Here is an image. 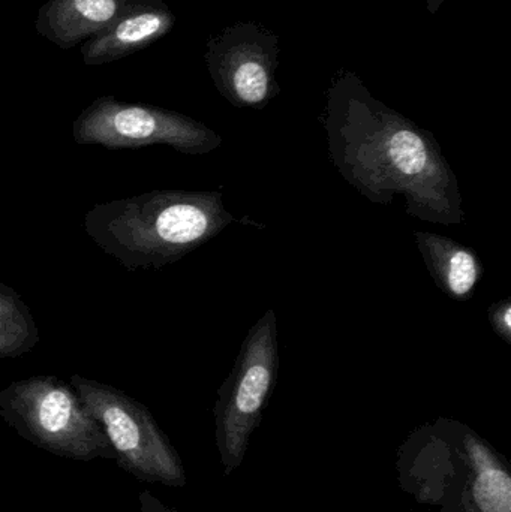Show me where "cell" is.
Listing matches in <instances>:
<instances>
[{
  "label": "cell",
  "instance_id": "cell-10",
  "mask_svg": "<svg viewBox=\"0 0 511 512\" xmlns=\"http://www.w3.org/2000/svg\"><path fill=\"white\" fill-rule=\"evenodd\" d=\"M141 0H47L35 29L62 50H71L107 29Z\"/></svg>",
  "mask_w": 511,
  "mask_h": 512
},
{
  "label": "cell",
  "instance_id": "cell-8",
  "mask_svg": "<svg viewBox=\"0 0 511 512\" xmlns=\"http://www.w3.org/2000/svg\"><path fill=\"white\" fill-rule=\"evenodd\" d=\"M210 75L234 107H266L278 93L276 48L272 36L254 26L228 29L209 44Z\"/></svg>",
  "mask_w": 511,
  "mask_h": 512
},
{
  "label": "cell",
  "instance_id": "cell-6",
  "mask_svg": "<svg viewBox=\"0 0 511 512\" xmlns=\"http://www.w3.org/2000/svg\"><path fill=\"white\" fill-rule=\"evenodd\" d=\"M71 385L104 430L119 468L146 483L186 486L182 457L149 408L111 385L81 375L72 376Z\"/></svg>",
  "mask_w": 511,
  "mask_h": 512
},
{
  "label": "cell",
  "instance_id": "cell-4",
  "mask_svg": "<svg viewBox=\"0 0 511 512\" xmlns=\"http://www.w3.org/2000/svg\"><path fill=\"white\" fill-rule=\"evenodd\" d=\"M0 417L30 444L66 459H113L98 421L72 385L56 376H32L0 391Z\"/></svg>",
  "mask_w": 511,
  "mask_h": 512
},
{
  "label": "cell",
  "instance_id": "cell-7",
  "mask_svg": "<svg viewBox=\"0 0 511 512\" xmlns=\"http://www.w3.org/2000/svg\"><path fill=\"white\" fill-rule=\"evenodd\" d=\"M72 137L81 146L122 150L162 144L185 155H206L222 144L221 135L185 114L111 95L99 96L81 111Z\"/></svg>",
  "mask_w": 511,
  "mask_h": 512
},
{
  "label": "cell",
  "instance_id": "cell-3",
  "mask_svg": "<svg viewBox=\"0 0 511 512\" xmlns=\"http://www.w3.org/2000/svg\"><path fill=\"white\" fill-rule=\"evenodd\" d=\"M396 472L402 492L437 512H511L509 463L453 418L414 429L399 447Z\"/></svg>",
  "mask_w": 511,
  "mask_h": 512
},
{
  "label": "cell",
  "instance_id": "cell-2",
  "mask_svg": "<svg viewBox=\"0 0 511 512\" xmlns=\"http://www.w3.org/2000/svg\"><path fill=\"white\" fill-rule=\"evenodd\" d=\"M233 222L221 192L152 191L96 204L84 230L126 270H161Z\"/></svg>",
  "mask_w": 511,
  "mask_h": 512
},
{
  "label": "cell",
  "instance_id": "cell-12",
  "mask_svg": "<svg viewBox=\"0 0 511 512\" xmlns=\"http://www.w3.org/2000/svg\"><path fill=\"white\" fill-rule=\"evenodd\" d=\"M38 342V327L29 307L15 289L0 283V358L20 357Z\"/></svg>",
  "mask_w": 511,
  "mask_h": 512
},
{
  "label": "cell",
  "instance_id": "cell-11",
  "mask_svg": "<svg viewBox=\"0 0 511 512\" xmlns=\"http://www.w3.org/2000/svg\"><path fill=\"white\" fill-rule=\"evenodd\" d=\"M414 239L438 288L452 300H470L483 274L477 252L432 231H416Z\"/></svg>",
  "mask_w": 511,
  "mask_h": 512
},
{
  "label": "cell",
  "instance_id": "cell-14",
  "mask_svg": "<svg viewBox=\"0 0 511 512\" xmlns=\"http://www.w3.org/2000/svg\"><path fill=\"white\" fill-rule=\"evenodd\" d=\"M138 502H140V512H179L165 505L161 499L156 498L149 490H143L138 495Z\"/></svg>",
  "mask_w": 511,
  "mask_h": 512
},
{
  "label": "cell",
  "instance_id": "cell-13",
  "mask_svg": "<svg viewBox=\"0 0 511 512\" xmlns=\"http://www.w3.org/2000/svg\"><path fill=\"white\" fill-rule=\"evenodd\" d=\"M489 324L497 336L511 345V298H503L492 304L488 312Z\"/></svg>",
  "mask_w": 511,
  "mask_h": 512
},
{
  "label": "cell",
  "instance_id": "cell-1",
  "mask_svg": "<svg viewBox=\"0 0 511 512\" xmlns=\"http://www.w3.org/2000/svg\"><path fill=\"white\" fill-rule=\"evenodd\" d=\"M330 161L366 200H405V212L440 225L465 222L458 177L434 135L390 110L353 77L330 90L324 122Z\"/></svg>",
  "mask_w": 511,
  "mask_h": 512
},
{
  "label": "cell",
  "instance_id": "cell-9",
  "mask_svg": "<svg viewBox=\"0 0 511 512\" xmlns=\"http://www.w3.org/2000/svg\"><path fill=\"white\" fill-rule=\"evenodd\" d=\"M174 23L176 17L162 0H141L107 29L84 41L81 57L86 65L125 59L164 38Z\"/></svg>",
  "mask_w": 511,
  "mask_h": 512
},
{
  "label": "cell",
  "instance_id": "cell-15",
  "mask_svg": "<svg viewBox=\"0 0 511 512\" xmlns=\"http://www.w3.org/2000/svg\"><path fill=\"white\" fill-rule=\"evenodd\" d=\"M441 2H443V0H429V3H431V11L435 12V8H437V5H440Z\"/></svg>",
  "mask_w": 511,
  "mask_h": 512
},
{
  "label": "cell",
  "instance_id": "cell-5",
  "mask_svg": "<svg viewBox=\"0 0 511 512\" xmlns=\"http://www.w3.org/2000/svg\"><path fill=\"white\" fill-rule=\"evenodd\" d=\"M278 370V324L275 310L269 309L243 340L213 406L216 447L225 478H230L245 460L252 433L260 426L275 390Z\"/></svg>",
  "mask_w": 511,
  "mask_h": 512
}]
</instances>
